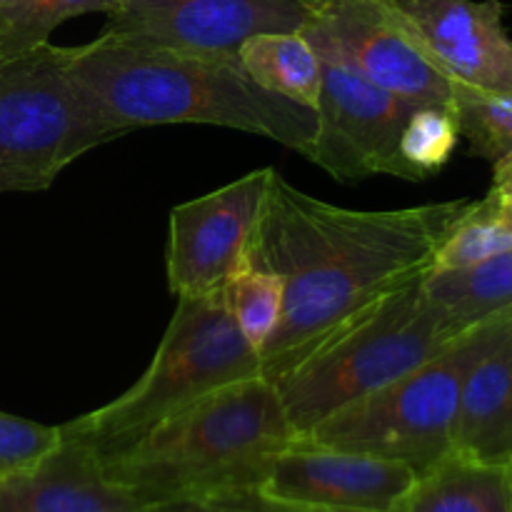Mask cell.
<instances>
[{"label": "cell", "mask_w": 512, "mask_h": 512, "mask_svg": "<svg viewBox=\"0 0 512 512\" xmlns=\"http://www.w3.org/2000/svg\"><path fill=\"white\" fill-rule=\"evenodd\" d=\"M475 200L398 210H350L303 193L270 173L250 245V265L285 285L283 320L260 353L275 378L295 355L378 295L425 275Z\"/></svg>", "instance_id": "cell-1"}, {"label": "cell", "mask_w": 512, "mask_h": 512, "mask_svg": "<svg viewBox=\"0 0 512 512\" xmlns=\"http://www.w3.org/2000/svg\"><path fill=\"white\" fill-rule=\"evenodd\" d=\"M70 70L118 128L198 123L308 153L318 113L260 88L238 55L190 53L100 33L68 48Z\"/></svg>", "instance_id": "cell-2"}, {"label": "cell", "mask_w": 512, "mask_h": 512, "mask_svg": "<svg viewBox=\"0 0 512 512\" xmlns=\"http://www.w3.org/2000/svg\"><path fill=\"white\" fill-rule=\"evenodd\" d=\"M295 440L275 383L253 375L195 400L100 465L125 493L160 508L258 488L275 455Z\"/></svg>", "instance_id": "cell-3"}, {"label": "cell", "mask_w": 512, "mask_h": 512, "mask_svg": "<svg viewBox=\"0 0 512 512\" xmlns=\"http://www.w3.org/2000/svg\"><path fill=\"white\" fill-rule=\"evenodd\" d=\"M465 330L428 298L418 275L325 330L270 380L303 438L335 410L428 363Z\"/></svg>", "instance_id": "cell-4"}, {"label": "cell", "mask_w": 512, "mask_h": 512, "mask_svg": "<svg viewBox=\"0 0 512 512\" xmlns=\"http://www.w3.org/2000/svg\"><path fill=\"white\" fill-rule=\"evenodd\" d=\"M253 375H263V363L240 335L225 290L183 295L145 373L123 395L60 430L105 463L195 400Z\"/></svg>", "instance_id": "cell-5"}, {"label": "cell", "mask_w": 512, "mask_h": 512, "mask_svg": "<svg viewBox=\"0 0 512 512\" xmlns=\"http://www.w3.org/2000/svg\"><path fill=\"white\" fill-rule=\"evenodd\" d=\"M510 320L512 310L480 320L428 363L335 410L298 440L393 460L408 465L415 475L425 473L453 453L465 378Z\"/></svg>", "instance_id": "cell-6"}, {"label": "cell", "mask_w": 512, "mask_h": 512, "mask_svg": "<svg viewBox=\"0 0 512 512\" xmlns=\"http://www.w3.org/2000/svg\"><path fill=\"white\" fill-rule=\"evenodd\" d=\"M120 135L70 70L68 48L0 55V175L20 193L50 188L80 155Z\"/></svg>", "instance_id": "cell-7"}, {"label": "cell", "mask_w": 512, "mask_h": 512, "mask_svg": "<svg viewBox=\"0 0 512 512\" xmlns=\"http://www.w3.org/2000/svg\"><path fill=\"white\" fill-rule=\"evenodd\" d=\"M320 60L323 85L315 105L318 128L305 158L340 183H360L373 175L410 180L400 138L420 105L368 83L338 60L325 55Z\"/></svg>", "instance_id": "cell-8"}, {"label": "cell", "mask_w": 512, "mask_h": 512, "mask_svg": "<svg viewBox=\"0 0 512 512\" xmlns=\"http://www.w3.org/2000/svg\"><path fill=\"white\" fill-rule=\"evenodd\" d=\"M333 58L413 105H453V83L380 0H330L303 28Z\"/></svg>", "instance_id": "cell-9"}, {"label": "cell", "mask_w": 512, "mask_h": 512, "mask_svg": "<svg viewBox=\"0 0 512 512\" xmlns=\"http://www.w3.org/2000/svg\"><path fill=\"white\" fill-rule=\"evenodd\" d=\"M270 173L253 170L170 210L165 270L175 298L213 293L248 268Z\"/></svg>", "instance_id": "cell-10"}, {"label": "cell", "mask_w": 512, "mask_h": 512, "mask_svg": "<svg viewBox=\"0 0 512 512\" xmlns=\"http://www.w3.org/2000/svg\"><path fill=\"white\" fill-rule=\"evenodd\" d=\"M315 10L300 0H120L103 33L190 53L238 55L260 33H298Z\"/></svg>", "instance_id": "cell-11"}, {"label": "cell", "mask_w": 512, "mask_h": 512, "mask_svg": "<svg viewBox=\"0 0 512 512\" xmlns=\"http://www.w3.org/2000/svg\"><path fill=\"white\" fill-rule=\"evenodd\" d=\"M415 478L403 463L295 440L275 455L258 490L305 512H398Z\"/></svg>", "instance_id": "cell-12"}, {"label": "cell", "mask_w": 512, "mask_h": 512, "mask_svg": "<svg viewBox=\"0 0 512 512\" xmlns=\"http://www.w3.org/2000/svg\"><path fill=\"white\" fill-rule=\"evenodd\" d=\"M455 85L512 93V40L500 0H380Z\"/></svg>", "instance_id": "cell-13"}, {"label": "cell", "mask_w": 512, "mask_h": 512, "mask_svg": "<svg viewBox=\"0 0 512 512\" xmlns=\"http://www.w3.org/2000/svg\"><path fill=\"white\" fill-rule=\"evenodd\" d=\"M0 512H153L105 475L90 448L63 443L28 473L0 480Z\"/></svg>", "instance_id": "cell-14"}, {"label": "cell", "mask_w": 512, "mask_h": 512, "mask_svg": "<svg viewBox=\"0 0 512 512\" xmlns=\"http://www.w3.org/2000/svg\"><path fill=\"white\" fill-rule=\"evenodd\" d=\"M453 453L512 468V320L465 378Z\"/></svg>", "instance_id": "cell-15"}, {"label": "cell", "mask_w": 512, "mask_h": 512, "mask_svg": "<svg viewBox=\"0 0 512 512\" xmlns=\"http://www.w3.org/2000/svg\"><path fill=\"white\" fill-rule=\"evenodd\" d=\"M398 512H512V468L450 453L415 478Z\"/></svg>", "instance_id": "cell-16"}, {"label": "cell", "mask_w": 512, "mask_h": 512, "mask_svg": "<svg viewBox=\"0 0 512 512\" xmlns=\"http://www.w3.org/2000/svg\"><path fill=\"white\" fill-rule=\"evenodd\" d=\"M238 58L260 88L308 108L318 105L323 60L303 30L253 35L240 45Z\"/></svg>", "instance_id": "cell-17"}, {"label": "cell", "mask_w": 512, "mask_h": 512, "mask_svg": "<svg viewBox=\"0 0 512 512\" xmlns=\"http://www.w3.org/2000/svg\"><path fill=\"white\" fill-rule=\"evenodd\" d=\"M423 288L460 328L512 310V250L458 270H428Z\"/></svg>", "instance_id": "cell-18"}, {"label": "cell", "mask_w": 512, "mask_h": 512, "mask_svg": "<svg viewBox=\"0 0 512 512\" xmlns=\"http://www.w3.org/2000/svg\"><path fill=\"white\" fill-rule=\"evenodd\" d=\"M120 0H5L0 5V55H20L50 43L65 20L85 13L110 15Z\"/></svg>", "instance_id": "cell-19"}, {"label": "cell", "mask_w": 512, "mask_h": 512, "mask_svg": "<svg viewBox=\"0 0 512 512\" xmlns=\"http://www.w3.org/2000/svg\"><path fill=\"white\" fill-rule=\"evenodd\" d=\"M225 303L230 315L238 325L240 335L248 340L255 353H263L273 340L285 308V285L275 273L263 268L240 270L230 283L225 285Z\"/></svg>", "instance_id": "cell-20"}, {"label": "cell", "mask_w": 512, "mask_h": 512, "mask_svg": "<svg viewBox=\"0 0 512 512\" xmlns=\"http://www.w3.org/2000/svg\"><path fill=\"white\" fill-rule=\"evenodd\" d=\"M460 138L478 158L498 163L512 153V93H488L453 83Z\"/></svg>", "instance_id": "cell-21"}, {"label": "cell", "mask_w": 512, "mask_h": 512, "mask_svg": "<svg viewBox=\"0 0 512 512\" xmlns=\"http://www.w3.org/2000/svg\"><path fill=\"white\" fill-rule=\"evenodd\" d=\"M512 250V228L498 215L493 193L475 200L473 210L450 230L435 253L430 270H458Z\"/></svg>", "instance_id": "cell-22"}, {"label": "cell", "mask_w": 512, "mask_h": 512, "mask_svg": "<svg viewBox=\"0 0 512 512\" xmlns=\"http://www.w3.org/2000/svg\"><path fill=\"white\" fill-rule=\"evenodd\" d=\"M460 140L453 105H420L408 118L400 138V153L410 180L438 173L453 155Z\"/></svg>", "instance_id": "cell-23"}, {"label": "cell", "mask_w": 512, "mask_h": 512, "mask_svg": "<svg viewBox=\"0 0 512 512\" xmlns=\"http://www.w3.org/2000/svg\"><path fill=\"white\" fill-rule=\"evenodd\" d=\"M60 443V425H43L0 413V480L38 468Z\"/></svg>", "instance_id": "cell-24"}, {"label": "cell", "mask_w": 512, "mask_h": 512, "mask_svg": "<svg viewBox=\"0 0 512 512\" xmlns=\"http://www.w3.org/2000/svg\"><path fill=\"white\" fill-rule=\"evenodd\" d=\"M153 512H305L290 505L275 503L258 488H238L225 490V493L205 495V498L183 500V503H170L153 508Z\"/></svg>", "instance_id": "cell-25"}, {"label": "cell", "mask_w": 512, "mask_h": 512, "mask_svg": "<svg viewBox=\"0 0 512 512\" xmlns=\"http://www.w3.org/2000/svg\"><path fill=\"white\" fill-rule=\"evenodd\" d=\"M495 198H512V153L493 165V188Z\"/></svg>", "instance_id": "cell-26"}, {"label": "cell", "mask_w": 512, "mask_h": 512, "mask_svg": "<svg viewBox=\"0 0 512 512\" xmlns=\"http://www.w3.org/2000/svg\"><path fill=\"white\" fill-rule=\"evenodd\" d=\"M498 215L512 228V198H498Z\"/></svg>", "instance_id": "cell-27"}, {"label": "cell", "mask_w": 512, "mask_h": 512, "mask_svg": "<svg viewBox=\"0 0 512 512\" xmlns=\"http://www.w3.org/2000/svg\"><path fill=\"white\" fill-rule=\"evenodd\" d=\"M0 193H20V190L13 180L5 178V175H0Z\"/></svg>", "instance_id": "cell-28"}, {"label": "cell", "mask_w": 512, "mask_h": 512, "mask_svg": "<svg viewBox=\"0 0 512 512\" xmlns=\"http://www.w3.org/2000/svg\"><path fill=\"white\" fill-rule=\"evenodd\" d=\"M300 3H305L310 10H315V13H318V10L325 8V5H328L330 0H300Z\"/></svg>", "instance_id": "cell-29"}, {"label": "cell", "mask_w": 512, "mask_h": 512, "mask_svg": "<svg viewBox=\"0 0 512 512\" xmlns=\"http://www.w3.org/2000/svg\"><path fill=\"white\" fill-rule=\"evenodd\" d=\"M5 3V0H0V5H3Z\"/></svg>", "instance_id": "cell-30"}]
</instances>
